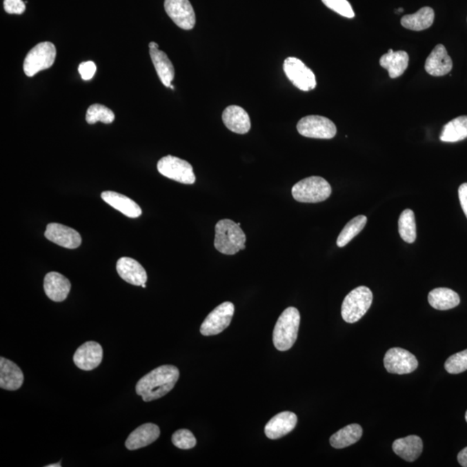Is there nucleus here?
I'll list each match as a JSON object with an SVG mask.
<instances>
[{
  "label": "nucleus",
  "instance_id": "f257e3e1",
  "mask_svg": "<svg viewBox=\"0 0 467 467\" xmlns=\"http://www.w3.org/2000/svg\"><path fill=\"white\" fill-rule=\"evenodd\" d=\"M179 370L173 366H162L151 371L136 384V393L144 401L165 397L178 383Z\"/></svg>",
  "mask_w": 467,
  "mask_h": 467
},
{
  "label": "nucleus",
  "instance_id": "f03ea898",
  "mask_svg": "<svg viewBox=\"0 0 467 467\" xmlns=\"http://www.w3.org/2000/svg\"><path fill=\"white\" fill-rule=\"evenodd\" d=\"M214 246L220 253L234 255L245 250L247 238L243 230L234 221L223 219L218 221L215 228Z\"/></svg>",
  "mask_w": 467,
  "mask_h": 467
},
{
  "label": "nucleus",
  "instance_id": "7ed1b4c3",
  "mask_svg": "<svg viewBox=\"0 0 467 467\" xmlns=\"http://www.w3.org/2000/svg\"><path fill=\"white\" fill-rule=\"evenodd\" d=\"M301 315L295 308H288L279 316L272 333V342L279 352L291 349L297 340Z\"/></svg>",
  "mask_w": 467,
  "mask_h": 467
},
{
  "label": "nucleus",
  "instance_id": "20e7f679",
  "mask_svg": "<svg viewBox=\"0 0 467 467\" xmlns=\"http://www.w3.org/2000/svg\"><path fill=\"white\" fill-rule=\"evenodd\" d=\"M332 194V187L321 177H309L295 183L292 195L298 202L315 203L326 201Z\"/></svg>",
  "mask_w": 467,
  "mask_h": 467
},
{
  "label": "nucleus",
  "instance_id": "39448f33",
  "mask_svg": "<svg viewBox=\"0 0 467 467\" xmlns=\"http://www.w3.org/2000/svg\"><path fill=\"white\" fill-rule=\"evenodd\" d=\"M373 301L372 292L367 286H359L344 298L341 315L344 321L356 323L363 318Z\"/></svg>",
  "mask_w": 467,
  "mask_h": 467
},
{
  "label": "nucleus",
  "instance_id": "423d86ee",
  "mask_svg": "<svg viewBox=\"0 0 467 467\" xmlns=\"http://www.w3.org/2000/svg\"><path fill=\"white\" fill-rule=\"evenodd\" d=\"M56 57L57 50L52 43L37 44L29 51L23 61V71L27 77H32L40 71L50 69L53 66Z\"/></svg>",
  "mask_w": 467,
  "mask_h": 467
},
{
  "label": "nucleus",
  "instance_id": "0eeeda50",
  "mask_svg": "<svg viewBox=\"0 0 467 467\" xmlns=\"http://www.w3.org/2000/svg\"><path fill=\"white\" fill-rule=\"evenodd\" d=\"M159 172L170 179L177 182L193 185L196 182V176L193 167L186 160L172 155L163 157L157 165Z\"/></svg>",
  "mask_w": 467,
  "mask_h": 467
},
{
  "label": "nucleus",
  "instance_id": "6e6552de",
  "mask_svg": "<svg viewBox=\"0 0 467 467\" xmlns=\"http://www.w3.org/2000/svg\"><path fill=\"white\" fill-rule=\"evenodd\" d=\"M299 134L306 138L330 139L335 137L337 128L328 118L308 115L298 122Z\"/></svg>",
  "mask_w": 467,
  "mask_h": 467
},
{
  "label": "nucleus",
  "instance_id": "1a4fd4ad",
  "mask_svg": "<svg viewBox=\"0 0 467 467\" xmlns=\"http://www.w3.org/2000/svg\"><path fill=\"white\" fill-rule=\"evenodd\" d=\"M286 77L299 90L308 92L315 90L317 85L316 77L302 61L296 57H288L283 64Z\"/></svg>",
  "mask_w": 467,
  "mask_h": 467
},
{
  "label": "nucleus",
  "instance_id": "9d476101",
  "mask_svg": "<svg viewBox=\"0 0 467 467\" xmlns=\"http://www.w3.org/2000/svg\"><path fill=\"white\" fill-rule=\"evenodd\" d=\"M234 313L233 303L223 302L206 317L200 327V332L203 336H214L223 332L230 325Z\"/></svg>",
  "mask_w": 467,
  "mask_h": 467
},
{
  "label": "nucleus",
  "instance_id": "9b49d317",
  "mask_svg": "<svg viewBox=\"0 0 467 467\" xmlns=\"http://www.w3.org/2000/svg\"><path fill=\"white\" fill-rule=\"evenodd\" d=\"M384 367L391 374L404 375L414 372L418 367V361L413 354L402 348L388 350L384 357Z\"/></svg>",
  "mask_w": 467,
  "mask_h": 467
},
{
  "label": "nucleus",
  "instance_id": "f8f14e48",
  "mask_svg": "<svg viewBox=\"0 0 467 467\" xmlns=\"http://www.w3.org/2000/svg\"><path fill=\"white\" fill-rule=\"evenodd\" d=\"M165 9L175 25L186 30L196 25V14L189 0H165Z\"/></svg>",
  "mask_w": 467,
  "mask_h": 467
},
{
  "label": "nucleus",
  "instance_id": "ddd939ff",
  "mask_svg": "<svg viewBox=\"0 0 467 467\" xmlns=\"http://www.w3.org/2000/svg\"><path fill=\"white\" fill-rule=\"evenodd\" d=\"M44 236L52 243L69 250H74L81 244V237L76 230L60 223L48 224Z\"/></svg>",
  "mask_w": 467,
  "mask_h": 467
},
{
  "label": "nucleus",
  "instance_id": "4468645a",
  "mask_svg": "<svg viewBox=\"0 0 467 467\" xmlns=\"http://www.w3.org/2000/svg\"><path fill=\"white\" fill-rule=\"evenodd\" d=\"M102 357H103V350H102L101 344L90 341L78 348L73 360L79 369L88 371L100 366Z\"/></svg>",
  "mask_w": 467,
  "mask_h": 467
},
{
  "label": "nucleus",
  "instance_id": "2eb2a0df",
  "mask_svg": "<svg viewBox=\"0 0 467 467\" xmlns=\"http://www.w3.org/2000/svg\"><path fill=\"white\" fill-rule=\"evenodd\" d=\"M297 421V415L292 412H281L275 415L266 425L265 435L271 439L284 437L285 435L294 430Z\"/></svg>",
  "mask_w": 467,
  "mask_h": 467
},
{
  "label": "nucleus",
  "instance_id": "dca6fc26",
  "mask_svg": "<svg viewBox=\"0 0 467 467\" xmlns=\"http://www.w3.org/2000/svg\"><path fill=\"white\" fill-rule=\"evenodd\" d=\"M453 61L443 44H438L426 60L425 70L433 77H443L451 72Z\"/></svg>",
  "mask_w": 467,
  "mask_h": 467
},
{
  "label": "nucleus",
  "instance_id": "f3484780",
  "mask_svg": "<svg viewBox=\"0 0 467 467\" xmlns=\"http://www.w3.org/2000/svg\"><path fill=\"white\" fill-rule=\"evenodd\" d=\"M44 292L48 298L54 302L66 301L69 295L71 284L66 276L57 272H50L44 277Z\"/></svg>",
  "mask_w": 467,
  "mask_h": 467
},
{
  "label": "nucleus",
  "instance_id": "a211bd4d",
  "mask_svg": "<svg viewBox=\"0 0 467 467\" xmlns=\"http://www.w3.org/2000/svg\"><path fill=\"white\" fill-rule=\"evenodd\" d=\"M223 121L228 130L238 135L250 132L251 121L250 115L239 106H228L223 112Z\"/></svg>",
  "mask_w": 467,
  "mask_h": 467
},
{
  "label": "nucleus",
  "instance_id": "6ab92c4d",
  "mask_svg": "<svg viewBox=\"0 0 467 467\" xmlns=\"http://www.w3.org/2000/svg\"><path fill=\"white\" fill-rule=\"evenodd\" d=\"M116 270L120 277L129 284L142 286L148 281V274L145 268L135 259L122 257L116 264Z\"/></svg>",
  "mask_w": 467,
  "mask_h": 467
},
{
  "label": "nucleus",
  "instance_id": "aec40b11",
  "mask_svg": "<svg viewBox=\"0 0 467 467\" xmlns=\"http://www.w3.org/2000/svg\"><path fill=\"white\" fill-rule=\"evenodd\" d=\"M160 429L153 424H146L132 431L126 441V448L128 450H137L151 445L158 439Z\"/></svg>",
  "mask_w": 467,
  "mask_h": 467
},
{
  "label": "nucleus",
  "instance_id": "412c9836",
  "mask_svg": "<svg viewBox=\"0 0 467 467\" xmlns=\"http://www.w3.org/2000/svg\"><path fill=\"white\" fill-rule=\"evenodd\" d=\"M23 374L12 361L0 359V388L6 390H17L23 384Z\"/></svg>",
  "mask_w": 467,
  "mask_h": 467
},
{
  "label": "nucleus",
  "instance_id": "4be33fe9",
  "mask_svg": "<svg viewBox=\"0 0 467 467\" xmlns=\"http://www.w3.org/2000/svg\"><path fill=\"white\" fill-rule=\"evenodd\" d=\"M410 57L404 50L394 51L388 50L386 54L380 58V66L386 69L392 79L400 77L408 69Z\"/></svg>",
  "mask_w": 467,
  "mask_h": 467
},
{
  "label": "nucleus",
  "instance_id": "5701e85b",
  "mask_svg": "<svg viewBox=\"0 0 467 467\" xmlns=\"http://www.w3.org/2000/svg\"><path fill=\"white\" fill-rule=\"evenodd\" d=\"M394 452L406 461L413 462L421 455L424 444L417 435L395 439L392 445Z\"/></svg>",
  "mask_w": 467,
  "mask_h": 467
},
{
  "label": "nucleus",
  "instance_id": "b1692460",
  "mask_svg": "<svg viewBox=\"0 0 467 467\" xmlns=\"http://www.w3.org/2000/svg\"><path fill=\"white\" fill-rule=\"evenodd\" d=\"M101 199L125 216L130 218H137L141 216L142 210L139 204L129 197L122 195V194L115 192H104L101 193Z\"/></svg>",
  "mask_w": 467,
  "mask_h": 467
},
{
  "label": "nucleus",
  "instance_id": "393cba45",
  "mask_svg": "<svg viewBox=\"0 0 467 467\" xmlns=\"http://www.w3.org/2000/svg\"><path fill=\"white\" fill-rule=\"evenodd\" d=\"M150 56L160 81L166 88H170L175 77V70L169 57L159 49H150Z\"/></svg>",
  "mask_w": 467,
  "mask_h": 467
},
{
  "label": "nucleus",
  "instance_id": "a878e982",
  "mask_svg": "<svg viewBox=\"0 0 467 467\" xmlns=\"http://www.w3.org/2000/svg\"><path fill=\"white\" fill-rule=\"evenodd\" d=\"M428 303L432 308L439 311H446L458 306L460 298L452 289L439 288L432 290L428 294Z\"/></svg>",
  "mask_w": 467,
  "mask_h": 467
},
{
  "label": "nucleus",
  "instance_id": "bb28decb",
  "mask_svg": "<svg viewBox=\"0 0 467 467\" xmlns=\"http://www.w3.org/2000/svg\"><path fill=\"white\" fill-rule=\"evenodd\" d=\"M435 21V11L431 8H422L414 14L405 15L401 19V26L406 29L421 32L431 27Z\"/></svg>",
  "mask_w": 467,
  "mask_h": 467
},
{
  "label": "nucleus",
  "instance_id": "cd10ccee",
  "mask_svg": "<svg viewBox=\"0 0 467 467\" xmlns=\"http://www.w3.org/2000/svg\"><path fill=\"white\" fill-rule=\"evenodd\" d=\"M363 435V428L359 424L346 426L330 438L332 448L342 449L355 444Z\"/></svg>",
  "mask_w": 467,
  "mask_h": 467
},
{
  "label": "nucleus",
  "instance_id": "c85d7f7f",
  "mask_svg": "<svg viewBox=\"0 0 467 467\" xmlns=\"http://www.w3.org/2000/svg\"><path fill=\"white\" fill-rule=\"evenodd\" d=\"M467 138V115L459 116L446 123L439 139L443 142H458Z\"/></svg>",
  "mask_w": 467,
  "mask_h": 467
},
{
  "label": "nucleus",
  "instance_id": "c756f323",
  "mask_svg": "<svg viewBox=\"0 0 467 467\" xmlns=\"http://www.w3.org/2000/svg\"><path fill=\"white\" fill-rule=\"evenodd\" d=\"M399 234L402 240L408 244H413L417 240V224L415 213L410 209L402 211L399 217Z\"/></svg>",
  "mask_w": 467,
  "mask_h": 467
},
{
  "label": "nucleus",
  "instance_id": "7c9ffc66",
  "mask_svg": "<svg viewBox=\"0 0 467 467\" xmlns=\"http://www.w3.org/2000/svg\"><path fill=\"white\" fill-rule=\"evenodd\" d=\"M367 223V217L361 215L354 217L350 220L346 226L341 231V233L337 237V245L339 248H344L346 246L354 237H357L361 231L364 230Z\"/></svg>",
  "mask_w": 467,
  "mask_h": 467
},
{
  "label": "nucleus",
  "instance_id": "2f4dec72",
  "mask_svg": "<svg viewBox=\"0 0 467 467\" xmlns=\"http://www.w3.org/2000/svg\"><path fill=\"white\" fill-rule=\"evenodd\" d=\"M115 120V112L103 105L93 104L88 109L86 121L88 124L93 125L98 121L105 124H111Z\"/></svg>",
  "mask_w": 467,
  "mask_h": 467
},
{
  "label": "nucleus",
  "instance_id": "473e14b6",
  "mask_svg": "<svg viewBox=\"0 0 467 467\" xmlns=\"http://www.w3.org/2000/svg\"><path fill=\"white\" fill-rule=\"evenodd\" d=\"M445 369L449 374H460L467 370V350L450 357L446 361Z\"/></svg>",
  "mask_w": 467,
  "mask_h": 467
},
{
  "label": "nucleus",
  "instance_id": "72a5a7b5",
  "mask_svg": "<svg viewBox=\"0 0 467 467\" xmlns=\"http://www.w3.org/2000/svg\"><path fill=\"white\" fill-rule=\"evenodd\" d=\"M172 441L174 446L183 450L192 449L197 445L195 436L188 429H180L174 433Z\"/></svg>",
  "mask_w": 467,
  "mask_h": 467
},
{
  "label": "nucleus",
  "instance_id": "f704fd0d",
  "mask_svg": "<svg viewBox=\"0 0 467 467\" xmlns=\"http://www.w3.org/2000/svg\"><path fill=\"white\" fill-rule=\"evenodd\" d=\"M323 4L333 12L347 19L355 17L352 6L348 0H322Z\"/></svg>",
  "mask_w": 467,
  "mask_h": 467
},
{
  "label": "nucleus",
  "instance_id": "c9c22d12",
  "mask_svg": "<svg viewBox=\"0 0 467 467\" xmlns=\"http://www.w3.org/2000/svg\"><path fill=\"white\" fill-rule=\"evenodd\" d=\"M4 8L9 14L21 15L26 11V2L23 0H4Z\"/></svg>",
  "mask_w": 467,
  "mask_h": 467
},
{
  "label": "nucleus",
  "instance_id": "e433bc0d",
  "mask_svg": "<svg viewBox=\"0 0 467 467\" xmlns=\"http://www.w3.org/2000/svg\"><path fill=\"white\" fill-rule=\"evenodd\" d=\"M78 71H79L83 80H91L94 77L95 72H97V66L92 61H88V62H83L80 64L79 67H78Z\"/></svg>",
  "mask_w": 467,
  "mask_h": 467
},
{
  "label": "nucleus",
  "instance_id": "4c0bfd02",
  "mask_svg": "<svg viewBox=\"0 0 467 467\" xmlns=\"http://www.w3.org/2000/svg\"><path fill=\"white\" fill-rule=\"evenodd\" d=\"M459 199L460 206L462 207L464 213L467 218V183H462L459 188Z\"/></svg>",
  "mask_w": 467,
  "mask_h": 467
},
{
  "label": "nucleus",
  "instance_id": "58836bf2",
  "mask_svg": "<svg viewBox=\"0 0 467 467\" xmlns=\"http://www.w3.org/2000/svg\"><path fill=\"white\" fill-rule=\"evenodd\" d=\"M458 461L460 466L467 467V448H464L458 455Z\"/></svg>",
  "mask_w": 467,
  "mask_h": 467
},
{
  "label": "nucleus",
  "instance_id": "ea45409f",
  "mask_svg": "<svg viewBox=\"0 0 467 467\" xmlns=\"http://www.w3.org/2000/svg\"><path fill=\"white\" fill-rule=\"evenodd\" d=\"M149 49H159V44L155 42L149 43Z\"/></svg>",
  "mask_w": 467,
  "mask_h": 467
},
{
  "label": "nucleus",
  "instance_id": "a19ab883",
  "mask_svg": "<svg viewBox=\"0 0 467 467\" xmlns=\"http://www.w3.org/2000/svg\"><path fill=\"white\" fill-rule=\"evenodd\" d=\"M46 467H61V464L60 463L53 464V465H49L47 466Z\"/></svg>",
  "mask_w": 467,
  "mask_h": 467
},
{
  "label": "nucleus",
  "instance_id": "79ce46f5",
  "mask_svg": "<svg viewBox=\"0 0 467 467\" xmlns=\"http://www.w3.org/2000/svg\"><path fill=\"white\" fill-rule=\"evenodd\" d=\"M395 13H401L402 12H404V8H398V9L395 10Z\"/></svg>",
  "mask_w": 467,
  "mask_h": 467
},
{
  "label": "nucleus",
  "instance_id": "37998d69",
  "mask_svg": "<svg viewBox=\"0 0 467 467\" xmlns=\"http://www.w3.org/2000/svg\"><path fill=\"white\" fill-rule=\"evenodd\" d=\"M170 88H172V90H174V86H173V85H172H172H170Z\"/></svg>",
  "mask_w": 467,
  "mask_h": 467
},
{
  "label": "nucleus",
  "instance_id": "c03bdc74",
  "mask_svg": "<svg viewBox=\"0 0 467 467\" xmlns=\"http://www.w3.org/2000/svg\"><path fill=\"white\" fill-rule=\"evenodd\" d=\"M141 286H142L143 288H146V284H143Z\"/></svg>",
  "mask_w": 467,
  "mask_h": 467
},
{
  "label": "nucleus",
  "instance_id": "a18cd8bd",
  "mask_svg": "<svg viewBox=\"0 0 467 467\" xmlns=\"http://www.w3.org/2000/svg\"><path fill=\"white\" fill-rule=\"evenodd\" d=\"M466 421L467 422V411H466Z\"/></svg>",
  "mask_w": 467,
  "mask_h": 467
}]
</instances>
